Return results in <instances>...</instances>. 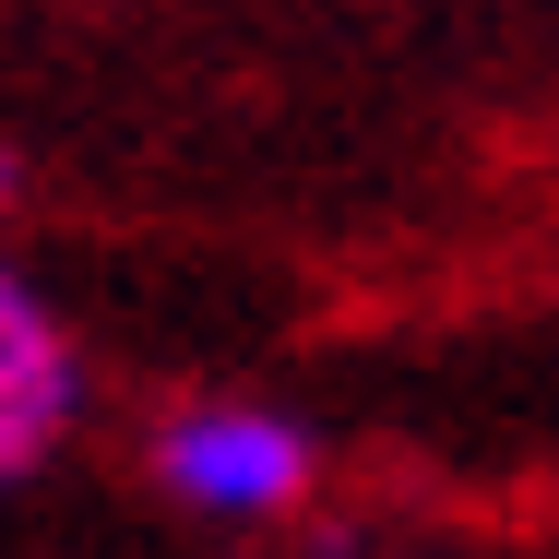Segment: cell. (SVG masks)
I'll return each instance as SVG.
<instances>
[{"label":"cell","instance_id":"obj_2","mask_svg":"<svg viewBox=\"0 0 559 559\" xmlns=\"http://www.w3.org/2000/svg\"><path fill=\"white\" fill-rule=\"evenodd\" d=\"M72 417V369H48V381H24V393H0V476H24L36 452H48V429Z\"/></svg>","mask_w":559,"mask_h":559},{"label":"cell","instance_id":"obj_1","mask_svg":"<svg viewBox=\"0 0 559 559\" xmlns=\"http://www.w3.org/2000/svg\"><path fill=\"white\" fill-rule=\"evenodd\" d=\"M155 464H167V488L203 500V512H286L298 476H310V441H298L286 417L215 405V417H179V429L155 441Z\"/></svg>","mask_w":559,"mask_h":559},{"label":"cell","instance_id":"obj_3","mask_svg":"<svg viewBox=\"0 0 559 559\" xmlns=\"http://www.w3.org/2000/svg\"><path fill=\"white\" fill-rule=\"evenodd\" d=\"M60 369V345H48V322H36V298L0 274V393H24V381H48Z\"/></svg>","mask_w":559,"mask_h":559}]
</instances>
